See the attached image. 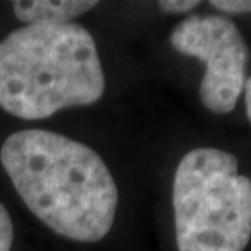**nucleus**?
I'll return each mask as SVG.
<instances>
[{"mask_svg":"<svg viewBox=\"0 0 251 251\" xmlns=\"http://www.w3.org/2000/svg\"><path fill=\"white\" fill-rule=\"evenodd\" d=\"M0 163L29 212L59 237L97 243L113 228L118 184L87 144L41 127L20 129L2 142Z\"/></svg>","mask_w":251,"mask_h":251,"instance_id":"nucleus-1","label":"nucleus"},{"mask_svg":"<svg viewBox=\"0 0 251 251\" xmlns=\"http://www.w3.org/2000/svg\"><path fill=\"white\" fill-rule=\"evenodd\" d=\"M106 78L93 34L77 22L23 25L0 41V108L41 121L103 98Z\"/></svg>","mask_w":251,"mask_h":251,"instance_id":"nucleus-2","label":"nucleus"},{"mask_svg":"<svg viewBox=\"0 0 251 251\" xmlns=\"http://www.w3.org/2000/svg\"><path fill=\"white\" fill-rule=\"evenodd\" d=\"M178 251H245L251 237V181L227 150L193 149L173 178Z\"/></svg>","mask_w":251,"mask_h":251,"instance_id":"nucleus-3","label":"nucleus"},{"mask_svg":"<svg viewBox=\"0 0 251 251\" xmlns=\"http://www.w3.org/2000/svg\"><path fill=\"white\" fill-rule=\"evenodd\" d=\"M170 44L183 56L205 65L199 97L209 111L227 114L237 106L245 87L248 46L232 20L217 15H194L170 33Z\"/></svg>","mask_w":251,"mask_h":251,"instance_id":"nucleus-4","label":"nucleus"},{"mask_svg":"<svg viewBox=\"0 0 251 251\" xmlns=\"http://www.w3.org/2000/svg\"><path fill=\"white\" fill-rule=\"evenodd\" d=\"M97 5L93 0H17L12 10L23 25H61L82 17Z\"/></svg>","mask_w":251,"mask_h":251,"instance_id":"nucleus-5","label":"nucleus"},{"mask_svg":"<svg viewBox=\"0 0 251 251\" xmlns=\"http://www.w3.org/2000/svg\"><path fill=\"white\" fill-rule=\"evenodd\" d=\"M13 220L8 209L0 202V251H12L13 247Z\"/></svg>","mask_w":251,"mask_h":251,"instance_id":"nucleus-6","label":"nucleus"},{"mask_svg":"<svg viewBox=\"0 0 251 251\" xmlns=\"http://www.w3.org/2000/svg\"><path fill=\"white\" fill-rule=\"evenodd\" d=\"M210 5L225 13H251V0H212Z\"/></svg>","mask_w":251,"mask_h":251,"instance_id":"nucleus-7","label":"nucleus"},{"mask_svg":"<svg viewBox=\"0 0 251 251\" xmlns=\"http://www.w3.org/2000/svg\"><path fill=\"white\" fill-rule=\"evenodd\" d=\"M198 5V0H160L158 8L167 13H184L196 8Z\"/></svg>","mask_w":251,"mask_h":251,"instance_id":"nucleus-8","label":"nucleus"},{"mask_svg":"<svg viewBox=\"0 0 251 251\" xmlns=\"http://www.w3.org/2000/svg\"><path fill=\"white\" fill-rule=\"evenodd\" d=\"M243 92H245V104H247V116L251 123V75L250 78H247V82H245Z\"/></svg>","mask_w":251,"mask_h":251,"instance_id":"nucleus-9","label":"nucleus"}]
</instances>
